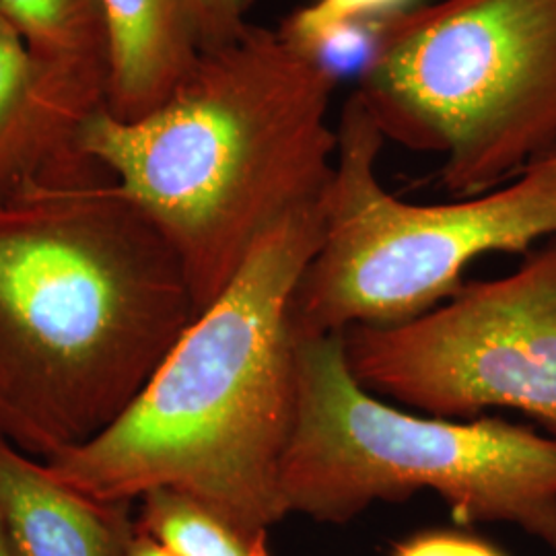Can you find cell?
I'll list each match as a JSON object with an SVG mask.
<instances>
[{
    "label": "cell",
    "mask_w": 556,
    "mask_h": 556,
    "mask_svg": "<svg viewBox=\"0 0 556 556\" xmlns=\"http://www.w3.org/2000/svg\"><path fill=\"white\" fill-rule=\"evenodd\" d=\"M415 7V0H312L280 23L278 34L299 50L326 59V50L358 27H374Z\"/></svg>",
    "instance_id": "4fadbf2b"
},
{
    "label": "cell",
    "mask_w": 556,
    "mask_h": 556,
    "mask_svg": "<svg viewBox=\"0 0 556 556\" xmlns=\"http://www.w3.org/2000/svg\"><path fill=\"white\" fill-rule=\"evenodd\" d=\"M342 346L376 396L454 420L514 408L556 438V238L420 318L349 328Z\"/></svg>",
    "instance_id": "52a82bcc"
},
{
    "label": "cell",
    "mask_w": 556,
    "mask_h": 556,
    "mask_svg": "<svg viewBox=\"0 0 556 556\" xmlns=\"http://www.w3.org/2000/svg\"><path fill=\"white\" fill-rule=\"evenodd\" d=\"M0 556H13L11 546H9V542H7V536H4V532H2V526H0Z\"/></svg>",
    "instance_id": "e0dca14e"
},
{
    "label": "cell",
    "mask_w": 556,
    "mask_h": 556,
    "mask_svg": "<svg viewBox=\"0 0 556 556\" xmlns=\"http://www.w3.org/2000/svg\"><path fill=\"white\" fill-rule=\"evenodd\" d=\"M0 526L13 556H124L137 516L64 484L0 433Z\"/></svg>",
    "instance_id": "9c48e42d"
},
{
    "label": "cell",
    "mask_w": 556,
    "mask_h": 556,
    "mask_svg": "<svg viewBox=\"0 0 556 556\" xmlns=\"http://www.w3.org/2000/svg\"><path fill=\"white\" fill-rule=\"evenodd\" d=\"M280 491L289 514L321 523L431 491L459 526L511 523L556 555V438L503 418L404 413L358 383L342 334L298 340Z\"/></svg>",
    "instance_id": "277c9868"
},
{
    "label": "cell",
    "mask_w": 556,
    "mask_h": 556,
    "mask_svg": "<svg viewBox=\"0 0 556 556\" xmlns=\"http://www.w3.org/2000/svg\"><path fill=\"white\" fill-rule=\"evenodd\" d=\"M103 105V89L41 59L0 15V199L89 161L80 130Z\"/></svg>",
    "instance_id": "ba28073f"
},
{
    "label": "cell",
    "mask_w": 556,
    "mask_h": 556,
    "mask_svg": "<svg viewBox=\"0 0 556 556\" xmlns=\"http://www.w3.org/2000/svg\"><path fill=\"white\" fill-rule=\"evenodd\" d=\"M392 556H507L480 538L457 532H422L400 542Z\"/></svg>",
    "instance_id": "9a60e30c"
},
{
    "label": "cell",
    "mask_w": 556,
    "mask_h": 556,
    "mask_svg": "<svg viewBox=\"0 0 556 556\" xmlns=\"http://www.w3.org/2000/svg\"><path fill=\"white\" fill-rule=\"evenodd\" d=\"M194 318L178 254L96 161L0 199V433L25 454L103 433Z\"/></svg>",
    "instance_id": "6da1fadb"
},
{
    "label": "cell",
    "mask_w": 556,
    "mask_h": 556,
    "mask_svg": "<svg viewBox=\"0 0 556 556\" xmlns=\"http://www.w3.org/2000/svg\"><path fill=\"white\" fill-rule=\"evenodd\" d=\"M337 75L278 29L250 25L200 52L169 100L137 119L105 105L80 130L101 165L178 254L197 316L260 239L326 197L337 165Z\"/></svg>",
    "instance_id": "3957f363"
},
{
    "label": "cell",
    "mask_w": 556,
    "mask_h": 556,
    "mask_svg": "<svg viewBox=\"0 0 556 556\" xmlns=\"http://www.w3.org/2000/svg\"><path fill=\"white\" fill-rule=\"evenodd\" d=\"M381 137L443 157L459 199L556 147V0H435L371 27L353 93Z\"/></svg>",
    "instance_id": "5b68a950"
},
{
    "label": "cell",
    "mask_w": 556,
    "mask_h": 556,
    "mask_svg": "<svg viewBox=\"0 0 556 556\" xmlns=\"http://www.w3.org/2000/svg\"><path fill=\"white\" fill-rule=\"evenodd\" d=\"M337 130L324 238L291 301L298 340L420 318L456 295L480 256L530 252L556 238V147L491 192L410 204L381 186L386 139L355 96Z\"/></svg>",
    "instance_id": "8992f818"
},
{
    "label": "cell",
    "mask_w": 556,
    "mask_h": 556,
    "mask_svg": "<svg viewBox=\"0 0 556 556\" xmlns=\"http://www.w3.org/2000/svg\"><path fill=\"white\" fill-rule=\"evenodd\" d=\"M124 556H178L174 551H169L165 544H161L157 538L147 534L144 530H140L137 523V532L128 544V551Z\"/></svg>",
    "instance_id": "2e32d148"
},
{
    "label": "cell",
    "mask_w": 556,
    "mask_h": 556,
    "mask_svg": "<svg viewBox=\"0 0 556 556\" xmlns=\"http://www.w3.org/2000/svg\"><path fill=\"white\" fill-rule=\"evenodd\" d=\"M0 15L41 59L105 93L108 60L98 0H0Z\"/></svg>",
    "instance_id": "8fae6325"
},
{
    "label": "cell",
    "mask_w": 556,
    "mask_h": 556,
    "mask_svg": "<svg viewBox=\"0 0 556 556\" xmlns=\"http://www.w3.org/2000/svg\"><path fill=\"white\" fill-rule=\"evenodd\" d=\"M200 52L238 40L252 25L248 11L252 0H181Z\"/></svg>",
    "instance_id": "5bb4252c"
},
{
    "label": "cell",
    "mask_w": 556,
    "mask_h": 556,
    "mask_svg": "<svg viewBox=\"0 0 556 556\" xmlns=\"http://www.w3.org/2000/svg\"><path fill=\"white\" fill-rule=\"evenodd\" d=\"M137 523L178 556H270L223 517L167 489L139 498Z\"/></svg>",
    "instance_id": "7c38bea8"
},
{
    "label": "cell",
    "mask_w": 556,
    "mask_h": 556,
    "mask_svg": "<svg viewBox=\"0 0 556 556\" xmlns=\"http://www.w3.org/2000/svg\"><path fill=\"white\" fill-rule=\"evenodd\" d=\"M105 40V110L137 119L157 110L200 59L181 0H98Z\"/></svg>",
    "instance_id": "30bf717a"
},
{
    "label": "cell",
    "mask_w": 556,
    "mask_h": 556,
    "mask_svg": "<svg viewBox=\"0 0 556 556\" xmlns=\"http://www.w3.org/2000/svg\"><path fill=\"white\" fill-rule=\"evenodd\" d=\"M321 238L324 200L280 220L122 417L46 468L108 503L174 491L270 551L289 516L280 475L298 418L291 301Z\"/></svg>",
    "instance_id": "7a4b0ae2"
}]
</instances>
